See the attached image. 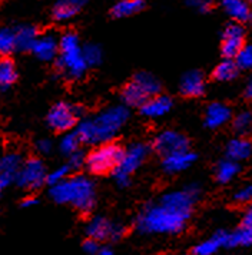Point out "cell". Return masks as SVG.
Listing matches in <instances>:
<instances>
[{
  "label": "cell",
  "instance_id": "cell-1",
  "mask_svg": "<svg viewBox=\"0 0 252 255\" xmlns=\"http://www.w3.org/2000/svg\"><path fill=\"white\" fill-rule=\"evenodd\" d=\"M201 197L196 184L172 189L156 201L148 202L137 212L135 230L145 237H171L185 231Z\"/></svg>",
  "mask_w": 252,
  "mask_h": 255
},
{
  "label": "cell",
  "instance_id": "cell-2",
  "mask_svg": "<svg viewBox=\"0 0 252 255\" xmlns=\"http://www.w3.org/2000/svg\"><path fill=\"white\" fill-rule=\"evenodd\" d=\"M130 118V111L125 105H112L96 115L82 119L78 127L76 133L82 143L99 146L102 143L112 142L115 136L122 130Z\"/></svg>",
  "mask_w": 252,
  "mask_h": 255
},
{
  "label": "cell",
  "instance_id": "cell-3",
  "mask_svg": "<svg viewBox=\"0 0 252 255\" xmlns=\"http://www.w3.org/2000/svg\"><path fill=\"white\" fill-rule=\"evenodd\" d=\"M49 197L56 204L70 205L82 214H88L96 205V186L85 175H73L63 182L50 186Z\"/></svg>",
  "mask_w": 252,
  "mask_h": 255
},
{
  "label": "cell",
  "instance_id": "cell-4",
  "mask_svg": "<svg viewBox=\"0 0 252 255\" xmlns=\"http://www.w3.org/2000/svg\"><path fill=\"white\" fill-rule=\"evenodd\" d=\"M56 69L69 81H79L89 69L83 56V46L80 45L78 33L69 30L59 37Z\"/></svg>",
  "mask_w": 252,
  "mask_h": 255
},
{
  "label": "cell",
  "instance_id": "cell-5",
  "mask_svg": "<svg viewBox=\"0 0 252 255\" xmlns=\"http://www.w3.org/2000/svg\"><path fill=\"white\" fill-rule=\"evenodd\" d=\"M149 152H150V148L143 142H135L125 148L121 162L112 172L115 184L119 188H127L130 185L132 175L148 159Z\"/></svg>",
  "mask_w": 252,
  "mask_h": 255
},
{
  "label": "cell",
  "instance_id": "cell-6",
  "mask_svg": "<svg viewBox=\"0 0 252 255\" xmlns=\"http://www.w3.org/2000/svg\"><path fill=\"white\" fill-rule=\"evenodd\" d=\"M125 148L118 142H108L95 146L86 155V168L93 175H105L114 172L122 159Z\"/></svg>",
  "mask_w": 252,
  "mask_h": 255
},
{
  "label": "cell",
  "instance_id": "cell-7",
  "mask_svg": "<svg viewBox=\"0 0 252 255\" xmlns=\"http://www.w3.org/2000/svg\"><path fill=\"white\" fill-rule=\"evenodd\" d=\"M85 232L88 238L101 244L103 241H111V243L121 241L126 235L127 230L122 222L109 220L103 215H95L88 221Z\"/></svg>",
  "mask_w": 252,
  "mask_h": 255
},
{
  "label": "cell",
  "instance_id": "cell-8",
  "mask_svg": "<svg viewBox=\"0 0 252 255\" xmlns=\"http://www.w3.org/2000/svg\"><path fill=\"white\" fill-rule=\"evenodd\" d=\"M83 114L80 106L68 104V102H57L47 112L46 122L47 127L55 132H72V129L78 127L79 118Z\"/></svg>",
  "mask_w": 252,
  "mask_h": 255
},
{
  "label": "cell",
  "instance_id": "cell-9",
  "mask_svg": "<svg viewBox=\"0 0 252 255\" xmlns=\"http://www.w3.org/2000/svg\"><path fill=\"white\" fill-rule=\"evenodd\" d=\"M46 166L40 158H29L22 163L14 178L16 185L26 191H37L46 184Z\"/></svg>",
  "mask_w": 252,
  "mask_h": 255
},
{
  "label": "cell",
  "instance_id": "cell-10",
  "mask_svg": "<svg viewBox=\"0 0 252 255\" xmlns=\"http://www.w3.org/2000/svg\"><path fill=\"white\" fill-rule=\"evenodd\" d=\"M152 148H153V151L162 156H168V155L176 153V152L189 149V140L183 133L178 132V130L165 129L153 138Z\"/></svg>",
  "mask_w": 252,
  "mask_h": 255
},
{
  "label": "cell",
  "instance_id": "cell-11",
  "mask_svg": "<svg viewBox=\"0 0 252 255\" xmlns=\"http://www.w3.org/2000/svg\"><path fill=\"white\" fill-rule=\"evenodd\" d=\"M245 46V29L240 23L231 22L225 26L222 32V43H221V52L225 59H232L238 56L241 49Z\"/></svg>",
  "mask_w": 252,
  "mask_h": 255
},
{
  "label": "cell",
  "instance_id": "cell-12",
  "mask_svg": "<svg viewBox=\"0 0 252 255\" xmlns=\"http://www.w3.org/2000/svg\"><path fill=\"white\" fill-rule=\"evenodd\" d=\"M232 122V109L224 102H212L205 108L204 124L208 129H219Z\"/></svg>",
  "mask_w": 252,
  "mask_h": 255
},
{
  "label": "cell",
  "instance_id": "cell-13",
  "mask_svg": "<svg viewBox=\"0 0 252 255\" xmlns=\"http://www.w3.org/2000/svg\"><path fill=\"white\" fill-rule=\"evenodd\" d=\"M173 108V101L168 95H156L153 98H149L145 104L139 108L140 115L148 119H159L168 115Z\"/></svg>",
  "mask_w": 252,
  "mask_h": 255
},
{
  "label": "cell",
  "instance_id": "cell-14",
  "mask_svg": "<svg viewBox=\"0 0 252 255\" xmlns=\"http://www.w3.org/2000/svg\"><path fill=\"white\" fill-rule=\"evenodd\" d=\"M195 161H196V155L189 149L176 152L168 156H163L162 169L169 175L181 174L183 171H188L194 165Z\"/></svg>",
  "mask_w": 252,
  "mask_h": 255
},
{
  "label": "cell",
  "instance_id": "cell-15",
  "mask_svg": "<svg viewBox=\"0 0 252 255\" xmlns=\"http://www.w3.org/2000/svg\"><path fill=\"white\" fill-rule=\"evenodd\" d=\"M206 91V82L202 72L189 70L179 81V92L186 98H201Z\"/></svg>",
  "mask_w": 252,
  "mask_h": 255
},
{
  "label": "cell",
  "instance_id": "cell-16",
  "mask_svg": "<svg viewBox=\"0 0 252 255\" xmlns=\"http://www.w3.org/2000/svg\"><path fill=\"white\" fill-rule=\"evenodd\" d=\"M36 58L42 62H52L59 56V37L55 33H45L39 36L33 50Z\"/></svg>",
  "mask_w": 252,
  "mask_h": 255
},
{
  "label": "cell",
  "instance_id": "cell-17",
  "mask_svg": "<svg viewBox=\"0 0 252 255\" xmlns=\"http://www.w3.org/2000/svg\"><path fill=\"white\" fill-rule=\"evenodd\" d=\"M86 1L83 0H59L52 7V19L57 23H65L78 16Z\"/></svg>",
  "mask_w": 252,
  "mask_h": 255
},
{
  "label": "cell",
  "instance_id": "cell-18",
  "mask_svg": "<svg viewBox=\"0 0 252 255\" xmlns=\"http://www.w3.org/2000/svg\"><path fill=\"white\" fill-rule=\"evenodd\" d=\"M228 232L225 230H219L211 238L196 244L192 250V255H215L221 248H227Z\"/></svg>",
  "mask_w": 252,
  "mask_h": 255
},
{
  "label": "cell",
  "instance_id": "cell-19",
  "mask_svg": "<svg viewBox=\"0 0 252 255\" xmlns=\"http://www.w3.org/2000/svg\"><path fill=\"white\" fill-rule=\"evenodd\" d=\"M148 99V93L133 79L127 82L121 91V101L126 108H140Z\"/></svg>",
  "mask_w": 252,
  "mask_h": 255
},
{
  "label": "cell",
  "instance_id": "cell-20",
  "mask_svg": "<svg viewBox=\"0 0 252 255\" xmlns=\"http://www.w3.org/2000/svg\"><path fill=\"white\" fill-rule=\"evenodd\" d=\"M16 47L20 52H32L39 39V30L33 24H20L14 29Z\"/></svg>",
  "mask_w": 252,
  "mask_h": 255
},
{
  "label": "cell",
  "instance_id": "cell-21",
  "mask_svg": "<svg viewBox=\"0 0 252 255\" xmlns=\"http://www.w3.org/2000/svg\"><path fill=\"white\" fill-rule=\"evenodd\" d=\"M252 153V143L251 140L247 139V138H234L227 143V148H225V155H227V159L229 161H234V162L240 163L244 159H248Z\"/></svg>",
  "mask_w": 252,
  "mask_h": 255
},
{
  "label": "cell",
  "instance_id": "cell-22",
  "mask_svg": "<svg viewBox=\"0 0 252 255\" xmlns=\"http://www.w3.org/2000/svg\"><path fill=\"white\" fill-rule=\"evenodd\" d=\"M222 7L234 23L242 24L244 22H248L251 16V7L244 0H224Z\"/></svg>",
  "mask_w": 252,
  "mask_h": 255
},
{
  "label": "cell",
  "instance_id": "cell-23",
  "mask_svg": "<svg viewBox=\"0 0 252 255\" xmlns=\"http://www.w3.org/2000/svg\"><path fill=\"white\" fill-rule=\"evenodd\" d=\"M145 6L146 3L143 0H121L112 6L111 14L115 19H125V17H130L136 13L142 12Z\"/></svg>",
  "mask_w": 252,
  "mask_h": 255
},
{
  "label": "cell",
  "instance_id": "cell-24",
  "mask_svg": "<svg viewBox=\"0 0 252 255\" xmlns=\"http://www.w3.org/2000/svg\"><path fill=\"white\" fill-rule=\"evenodd\" d=\"M240 163L229 161L225 158V159L219 161L215 166V179H217V182L225 185V184L232 182L237 178V175L240 174Z\"/></svg>",
  "mask_w": 252,
  "mask_h": 255
},
{
  "label": "cell",
  "instance_id": "cell-25",
  "mask_svg": "<svg viewBox=\"0 0 252 255\" xmlns=\"http://www.w3.org/2000/svg\"><path fill=\"white\" fill-rule=\"evenodd\" d=\"M17 81V69L10 58H0V91H7Z\"/></svg>",
  "mask_w": 252,
  "mask_h": 255
},
{
  "label": "cell",
  "instance_id": "cell-26",
  "mask_svg": "<svg viewBox=\"0 0 252 255\" xmlns=\"http://www.w3.org/2000/svg\"><path fill=\"white\" fill-rule=\"evenodd\" d=\"M238 73H240V68L237 66L235 60L224 59L214 68L212 78L217 82H231L238 76Z\"/></svg>",
  "mask_w": 252,
  "mask_h": 255
},
{
  "label": "cell",
  "instance_id": "cell-27",
  "mask_svg": "<svg viewBox=\"0 0 252 255\" xmlns=\"http://www.w3.org/2000/svg\"><path fill=\"white\" fill-rule=\"evenodd\" d=\"M252 245V227L251 225H240L235 231L228 232L227 248L237 247H251Z\"/></svg>",
  "mask_w": 252,
  "mask_h": 255
},
{
  "label": "cell",
  "instance_id": "cell-28",
  "mask_svg": "<svg viewBox=\"0 0 252 255\" xmlns=\"http://www.w3.org/2000/svg\"><path fill=\"white\" fill-rule=\"evenodd\" d=\"M132 79L143 88V91L148 93L149 98H153L160 93L162 83L155 75H152L149 72H137Z\"/></svg>",
  "mask_w": 252,
  "mask_h": 255
},
{
  "label": "cell",
  "instance_id": "cell-29",
  "mask_svg": "<svg viewBox=\"0 0 252 255\" xmlns=\"http://www.w3.org/2000/svg\"><path fill=\"white\" fill-rule=\"evenodd\" d=\"M232 128L238 133V136L245 138L252 132V112L251 111H241L235 116H232Z\"/></svg>",
  "mask_w": 252,
  "mask_h": 255
},
{
  "label": "cell",
  "instance_id": "cell-30",
  "mask_svg": "<svg viewBox=\"0 0 252 255\" xmlns=\"http://www.w3.org/2000/svg\"><path fill=\"white\" fill-rule=\"evenodd\" d=\"M14 50H17L14 29H9V27L0 29V56L9 58V55H11Z\"/></svg>",
  "mask_w": 252,
  "mask_h": 255
},
{
  "label": "cell",
  "instance_id": "cell-31",
  "mask_svg": "<svg viewBox=\"0 0 252 255\" xmlns=\"http://www.w3.org/2000/svg\"><path fill=\"white\" fill-rule=\"evenodd\" d=\"M80 143H82V142H80L78 133H76L75 130H72V132L65 133V135L60 138V142H59V151L62 152L63 155H66L69 158L70 155H73L75 152L79 151Z\"/></svg>",
  "mask_w": 252,
  "mask_h": 255
},
{
  "label": "cell",
  "instance_id": "cell-32",
  "mask_svg": "<svg viewBox=\"0 0 252 255\" xmlns=\"http://www.w3.org/2000/svg\"><path fill=\"white\" fill-rule=\"evenodd\" d=\"M83 56L88 68L99 66L103 60V49L96 43H88L83 46Z\"/></svg>",
  "mask_w": 252,
  "mask_h": 255
},
{
  "label": "cell",
  "instance_id": "cell-33",
  "mask_svg": "<svg viewBox=\"0 0 252 255\" xmlns=\"http://www.w3.org/2000/svg\"><path fill=\"white\" fill-rule=\"evenodd\" d=\"M69 176H70V168L68 166V163L60 165V166H57V168H55L53 171H50L47 174L46 182L50 186H55L57 184H60V182H63L65 179H68Z\"/></svg>",
  "mask_w": 252,
  "mask_h": 255
},
{
  "label": "cell",
  "instance_id": "cell-34",
  "mask_svg": "<svg viewBox=\"0 0 252 255\" xmlns=\"http://www.w3.org/2000/svg\"><path fill=\"white\" fill-rule=\"evenodd\" d=\"M237 66L242 70H252V43H245L235 58Z\"/></svg>",
  "mask_w": 252,
  "mask_h": 255
},
{
  "label": "cell",
  "instance_id": "cell-35",
  "mask_svg": "<svg viewBox=\"0 0 252 255\" xmlns=\"http://www.w3.org/2000/svg\"><path fill=\"white\" fill-rule=\"evenodd\" d=\"M68 166L70 168V171H79L80 168L86 166V153L82 149H79L78 152H75L73 155H70Z\"/></svg>",
  "mask_w": 252,
  "mask_h": 255
},
{
  "label": "cell",
  "instance_id": "cell-36",
  "mask_svg": "<svg viewBox=\"0 0 252 255\" xmlns=\"http://www.w3.org/2000/svg\"><path fill=\"white\" fill-rule=\"evenodd\" d=\"M234 201L238 204H251L252 202V184L242 186L234 195Z\"/></svg>",
  "mask_w": 252,
  "mask_h": 255
},
{
  "label": "cell",
  "instance_id": "cell-37",
  "mask_svg": "<svg viewBox=\"0 0 252 255\" xmlns=\"http://www.w3.org/2000/svg\"><path fill=\"white\" fill-rule=\"evenodd\" d=\"M102 248V245L98 243V241H93L91 238H86L83 244H82V250L83 253L88 255H98L99 250Z\"/></svg>",
  "mask_w": 252,
  "mask_h": 255
},
{
  "label": "cell",
  "instance_id": "cell-38",
  "mask_svg": "<svg viewBox=\"0 0 252 255\" xmlns=\"http://www.w3.org/2000/svg\"><path fill=\"white\" fill-rule=\"evenodd\" d=\"M186 4L191 6V7H194L195 10H198V12L201 13L209 12L212 9V3L211 1H206V0H191Z\"/></svg>",
  "mask_w": 252,
  "mask_h": 255
},
{
  "label": "cell",
  "instance_id": "cell-39",
  "mask_svg": "<svg viewBox=\"0 0 252 255\" xmlns=\"http://www.w3.org/2000/svg\"><path fill=\"white\" fill-rule=\"evenodd\" d=\"M36 151L39 152V153H42V155H49L50 152L53 151V143H52V140L50 139H39L36 142Z\"/></svg>",
  "mask_w": 252,
  "mask_h": 255
},
{
  "label": "cell",
  "instance_id": "cell-40",
  "mask_svg": "<svg viewBox=\"0 0 252 255\" xmlns=\"http://www.w3.org/2000/svg\"><path fill=\"white\" fill-rule=\"evenodd\" d=\"M241 225H251L252 227V202L248 205V208L245 209V214L242 217Z\"/></svg>",
  "mask_w": 252,
  "mask_h": 255
},
{
  "label": "cell",
  "instance_id": "cell-41",
  "mask_svg": "<svg viewBox=\"0 0 252 255\" xmlns=\"http://www.w3.org/2000/svg\"><path fill=\"white\" fill-rule=\"evenodd\" d=\"M37 202H39V199L30 195V197L23 198L20 205H22V208H33L34 205H37Z\"/></svg>",
  "mask_w": 252,
  "mask_h": 255
},
{
  "label": "cell",
  "instance_id": "cell-42",
  "mask_svg": "<svg viewBox=\"0 0 252 255\" xmlns=\"http://www.w3.org/2000/svg\"><path fill=\"white\" fill-rule=\"evenodd\" d=\"M11 182H14V181L10 179V178H7V176H0V198H1V195H3L4 189L10 185Z\"/></svg>",
  "mask_w": 252,
  "mask_h": 255
},
{
  "label": "cell",
  "instance_id": "cell-43",
  "mask_svg": "<svg viewBox=\"0 0 252 255\" xmlns=\"http://www.w3.org/2000/svg\"><path fill=\"white\" fill-rule=\"evenodd\" d=\"M244 95L248 101H252V79L248 81V83L245 85V89H244Z\"/></svg>",
  "mask_w": 252,
  "mask_h": 255
},
{
  "label": "cell",
  "instance_id": "cell-44",
  "mask_svg": "<svg viewBox=\"0 0 252 255\" xmlns=\"http://www.w3.org/2000/svg\"><path fill=\"white\" fill-rule=\"evenodd\" d=\"M98 255H115V253H114V250H112L111 247H106V245H103L102 248L99 250Z\"/></svg>",
  "mask_w": 252,
  "mask_h": 255
},
{
  "label": "cell",
  "instance_id": "cell-45",
  "mask_svg": "<svg viewBox=\"0 0 252 255\" xmlns=\"http://www.w3.org/2000/svg\"><path fill=\"white\" fill-rule=\"evenodd\" d=\"M248 22H250V24H251V27H252V10H251V16H250V19H248Z\"/></svg>",
  "mask_w": 252,
  "mask_h": 255
},
{
  "label": "cell",
  "instance_id": "cell-46",
  "mask_svg": "<svg viewBox=\"0 0 252 255\" xmlns=\"http://www.w3.org/2000/svg\"><path fill=\"white\" fill-rule=\"evenodd\" d=\"M0 175H1V163H0Z\"/></svg>",
  "mask_w": 252,
  "mask_h": 255
}]
</instances>
